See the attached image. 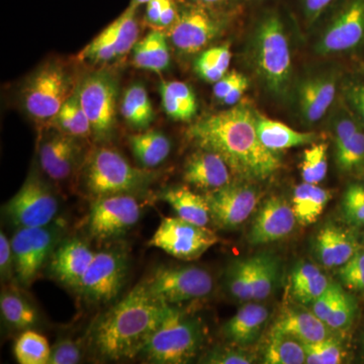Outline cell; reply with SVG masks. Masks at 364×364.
<instances>
[{"instance_id":"30bf717a","label":"cell","mask_w":364,"mask_h":364,"mask_svg":"<svg viewBox=\"0 0 364 364\" xmlns=\"http://www.w3.org/2000/svg\"><path fill=\"white\" fill-rule=\"evenodd\" d=\"M61 228H20L11 239L14 273L23 286H30L58 245Z\"/></svg>"},{"instance_id":"f35d334b","label":"cell","mask_w":364,"mask_h":364,"mask_svg":"<svg viewBox=\"0 0 364 364\" xmlns=\"http://www.w3.org/2000/svg\"><path fill=\"white\" fill-rule=\"evenodd\" d=\"M252 257L234 261L227 270L228 291L234 299L240 301H253Z\"/></svg>"},{"instance_id":"d4e9b609","label":"cell","mask_w":364,"mask_h":364,"mask_svg":"<svg viewBox=\"0 0 364 364\" xmlns=\"http://www.w3.org/2000/svg\"><path fill=\"white\" fill-rule=\"evenodd\" d=\"M311 310L330 329L345 330L353 322L355 303L343 287L331 282L325 293L311 305Z\"/></svg>"},{"instance_id":"ab89813d","label":"cell","mask_w":364,"mask_h":364,"mask_svg":"<svg viewBox=\"0 0 364 364\" xmlns=\"http://www.w3.org/2000/svg\"><path fill=\"white\" fill-rule=\"evenodd\" d=\"M335 158L340 170L350 172L364 166V126L335 144Z\"/></svg>"},{"instance_id":"6f0895ef","label":"cell","mask_w":364,"mask_h":364,"mask_svg":"<svg viewBox=\"0 0 364 364\" xmlns=\"http://www.w3.org/2000/svg\"><path fill=\"white\" fill-rule=\"evenodd\" d=\"M165 0H151L150 2H148L146 16L149 23L153 25H159L160 16H161Z\"/></svg>"},{"instance_id":"e0dca14e","label":"cell","mask_w":364,"mask_h":364,"mask_svg":"<svg viewBox=\"0 0 364 364\" xmlns=\"http://www.w3.org/2000/svg\"><path fill=\"white\" fill-rule=\"evenodd\" d=\"M296 223L291 205L280 196H272L254 218L248 241L253 245H262L282 240L294 231Z\"/></svg>"},{"instance_id":"4dcf8cb0","label":"cell","mask_w":364,"mask_h":364,"mask_svg":"<svg viewBox=\"0 0 364 364\" xmlns=\"http://www.w3.org/2000/svg\"><path fill=\"white\" fill-rule=\"evenodd\" d=\"M129 143L134 156L146 168L161 164L169 156L171 143L159 131H147L130 136Z\"/></svg>"},{"instance_id":"bcb514c9","label":"cell","mask_w":364,"mask_h":364,"mask_svg":"<svg viewBox=\"0 0 364 364\" xmlns=\"http://www.w3.org/2000/svg\"><path fill=\"white\" fill-rule=\"evenodd\" d=\"M342 210L345 218L351 224L364 226V188L352 184L345 191L342 200Z\"/></svg>"},{"instance_id":"74e56055","label":"cell","mask_w":364,"mask_h":364,"mask_svg":"<svg viewBox=\"0 0 364 364\" xmlns=\"http://www.w3.org/2000/svg\"><path fill=\"white\" fill-rule=\"evenodd\" d=\"M14 352L21 364H47L51 356V348L46 337L30 329L16 340Z\"/></svg>"},{"instance_id":"94428289","label":"cell","mask_w":364,"mask_h":364,"mask_svg":"<svg viewBox=\"0 0 364 364\" xmlns=\"http://www.w3.org/2000/svg\"><path fill=\"white\" fill-rule=\"evenodd\" d=\"M151 0H133L132 1L131 6L138 7L139 6H141V4H147L148 2H150Z\"/></svg>"},{"instance_id":"d6986e66","label":"cell","mask_w":364,"mask_h":364,"mask_svg":"<svg viewBox=\"0 0 364 364\" xmlns=\"http://www.w3.org/2000/svg\"><path fill=\"white\" fill-rule=\"evenodd\" d=\"M231 169L219 154L202 148L188 157L183 169L184 181L208 191L231 183Z\"/></svg>"},{"instance_id":"cb8c5ba5","label":"cell","mask_w":364,"mask_h":364,"mask_svg":"<svg viewBox=\"0 0 364 364\" xmlns=\"http://www.w3.org/2000/svg\"><path fill=\"white\" fill-rule=\"evenodd\" d=\"M358 250L351 235L336 225L321 228L314 241L316 256L326 268L341 267Z\"/></svg>"},{"instance_id":"c3c4849f","label":"cell","mask_w":364,"mask_h":364,"mask_svg":"<svg viewBox=\"0 0 364 364\" xmlns=\"http://www.w3.org/2000/svg\"><path fill=\"white\" fill-rule=\"evenodd\" d=\"M342 284L354 289L364 291V250H358L339 269Z\"/></svg>"},{"instance_id":"5b68a950","label":"cell","mask_w":364,"mask_h":364,"mask_svg":"<svg viewBox=\"0 0 364 364\" xmlns=\"http://www.w3.org/2000/svg\"><path fill=\"white\" fill-rule=\"evenodd\" d=\"M151 173L136 168L117 151L100 148L91 153L83 171L86 191L95 198L123 195L145 188Z\"/></svg>"},{"instance_id":"7a4b0ae2","label":"cell","mask_w":364,"mask_h":364,"mask_svg":"<svg viewBox=\"0 0 364 364\" xmlns=\"http://www.w3.org/2000/svg\"><path fill=\"white\" fill-rule=\"evenodd\" d=\"M172 306L141 282L95 321L88 335L91 350L107 360L138 358Z\"/></svg>"},{"instance_id":"7bdbcfd3","label":"cell","mask_w":364,"mask_h":364,"mask_svg":"<svg viewBox=\"0 0 364 364\" xmlns=\"http://www.w3.org/2000/svg\"><path fill=\"white\" fill-rule=\"evenodd\" d=\"M306 352V363L339 364L343 363L344 350L338 339L334 336L322 341L303 343Z\"/></svg>"},{"instance_id":"44dd1931","label":"cell","mask_w":364,"mask_h":364,"mask_svg":"<svg viewBox=\"0 0 364 364\" xmlns=\"http://www.w3.org/2000/svg\"><path fill=\"white\" fill-rule=\"evenodd\" d=\"M80 153L76 136L65 133L48 139L40 148V164L50 178L64 181L71 176Z\"/></svg>"},{"instance_id":"f6af8a7d","label":"cell","mask_w":364,"mask_h":364,"mask_svg":"<svg viewBox=\"0 0 364 364\" xmlns=\"http://www.w3.org/2000/svg\"><path fill=\"white\" fill-rule=\"evenodd\" d=\"M255 358L247 347L234 346L217 347L208 351L202 359V363L208 364H250Z\"/></svg>"},{"instance_id":"6da1fadb","label":"cell","mask_w":364,"mask_h":364,"mask_svg":"<svg viewBox=\"0 0 364 364\" xmlns=\"http://www.w3.org/2000/svg\"><path fill=\"white\" fill-rule=\"evenodd\" d=\"M257 114L247 105H234L189 127L188 135L198 148L217 153L242 181H264L282 166L277 152L260 142Z\"/></svg>"},{"instance_id":"60d3db41","label":"cell","mask_w":364,"mask_h":364,"mask_svg":"<svg viewBox=\"0 0 364 364\" xmlns=\"http://www.w3.org/2000/svg\"><path fill=\"white\" fill-rule=\"evenodd\" d=\"M328 144H314L304 151L301 174L304 182L318 184L324 181L328 171Z\"/></svg>"},{"instance_id":"8fae6325","label":"cell","mask_w":364,"mask_h":364,"mask_svg":"<svg viewBox=\"0 0 364 364\" xmlns=\"http://www.w3.org/2000/svg\"><path fill=\"white\" fill-rule=\"evenodd\" d=\"M128 272L127 254L112 248L95 253L81 284L83 298L95 305L111 303L121 293Z\"/></svg>"},{"instance_id":"4316f807","label":"cell","mask_w":364,"mask_h":364,"mask_svg":"<svg viewBox=\"0 0 364 364\" xmlns=\"http://www.w3.org/2000/svg\"><path fill=\"white\" fill-rule=\"evenodd\" d=\"M331 284L325 273L316 264L301 262L294 268L291 275V296L303 306H311Z\"/></svg>"},{"instance_id":"e575fe53","label":"cell","mask_w":364,"mask_h":364,"mask_svg":"<svg viewBox=\"0 0 364 364\" xmlns=\"http://www.w3.org/2000/svg\"><path fill=\"white\" fill-rule=\"evenodd\" d=\"M253 301H262L277 289L280 275V262L272 253L253 256Z\"/></svg>"},{"instance_id":"ac0fdd59","label":"cell","mask_w":364,"mask_h":364,"mask_svg":"<svg viewBox=\"0 0 364 364\" xmlns=\"http://www.w3.org/2000/svg\"><path fill=\"white\" fill-rule=\"evenodd\" d=\"M95 256V252L85 242L68 239L53 251L49 259L50 272L62 284L79 291Z\"/></svg>"},{"instance_id":"d6a6232c","label":"cell","mask_w":364,"mask_h":364,"mask_svg":"<svg viewBox=\"0 0 364 364\" xmlns=\"http://www.w3.org/2000/svg\"><path fill=\"white\" fill-rule=\"evenodd\" d=\"M0 310L6 322L16 330H28L39 321L35 306L18 291L6 289L0 296Z\"/></svg>"},{"instance_id":"5bb4252c","label":"cell","mask_w":364,"mask_h":364,"mask_svg":"<svg viewBox=\"0 0 364 364\" xmlns=\"http://www.w3.org/2000/svg\"><path fill=\"white\" fill-rule=\"evenodd\" d=\"M210 208V220L224 230L240 227L253 214L260 200L259 189L251 183H231L205 196Z\"/></svg>"},{"instance_id":"52a82bcc","label":"cell","mask_w":364,"mask_h":364,"mask_svg":"<svg viewBox=\"0 0 364 364\" xmlns=\"http://www.w3.org/2000/svg\"><path fill=\"white\" fill-rule=\"evenodd\" d=\"M150 293L170 306L205 298L214 289V279L202 267H159L144 280Z\"/></svg>"},{"instance_id":"7c38bea8","label":"cell","mask_w":364,"mask_h":364,"mask_svg":"<svg viewBox=\"0 0 364 364\" xmlns=\"http://www.w3.org/2000/svg\"><path fill=\"white\" fill-rule=\"evenodd\" d=\"M59 203L40 177L30 176L6 205V215L18 228L45 227L57 215Z\"/></svg>"},{"instance_id":"277c9868","label":"cell","mask_w":364,"mask_h":364,"mask_svg":"<svg viewBox=\"0 0 364 364\" xmlns=\"http://www.w3.org/2000/svg\"><path fill=\"white\" fill-rule=\"evenodd\" d=\"M255 35L254 54L260 77L272 93L286 95L293 65L284 23L277 14H268L260 21Z\"/></svg>"},{"instance_id":"b9f144b4","label":"cell","mask_w":364,"mask_h":364,"mask_svg":"<svg viewBox=\"0 0 364 364\" xmlns=\"http://www.w3.org/2000/svg\"><path fill=\"white\" fill-rule=\"evenodd\" d=\"M136 7L130 6L123 14L112 23L116 37L117 57L124 56L130 52L132 48L135 47L138 40L139 28L136 18Z\"/></svg>"},{"instance_id":"681fc988","label":"cell","mask_w":364,"mask_h":364,"mask_svg":"<svg viewBox=\"0 0 364 364\" xmlns=\"http://www.w3.org/2000/svg\"><path fill=\"white\" fill-rule=\"evenodd\" d=\"M82 358L80 344L75 340L62 339L51 349L49 364H76Z\"/></svg>"},{"instance_id":"816d5d0a","label":"cell","mask_w":364,"mask_h":364,"mask_svg":"<svg viewBox=\"0 0 364 364\" xmlns=\"http://www.w3.org/2000/svg\"><path fill=\"white\" fill-rule=\"evenodd\" d=\"M200 56L207 59L210 63L214 64L224 73H227L230 62H231V51H230L229 46L224 45L210 48V49L203 52Z\"/></svg>"},{"instance_id":"f907efd6","label":"cell","mask_w":364,"mask_h":364,"mask_svg":"<svg viewBox=\"0 0 364 364\" xmlns=\"http://www.w3.org/2000/svg\"><path fill=\"white\" fill-rule=\"evenodd\" d=\"M14 269L13 247L11 242L9 241L6 235L0 233V273L1 279L7 280L13 274Z\"/></svg>"},{"instance_id":"1f68e13d","label":"cell","mask_w":364,"mask_h":364,"mask_svg":"<svg viewBox=\"0 0 364 364\" xmlns=\"http://www.w3.org/2000/svg\"><path fill=\"white\" fill-rule=\"evenodd\" d=\"M169 63L168 44L160 31H152L134 47V64L136 68L162 72Z\"/></svg>"},{"instance_id":"7402d4cb","label":"cell","mask_w":364,"mask_h":364,"mask_svg":"<svg viewBox=\"0 0 364 364\" xmlns=\"http://www.w3.org/2000/svg\"><path fill=\"white\" fill-rule=\"evenodd\" d=\"M272 331L284 333L301 343L322 341L333 336V330L303 305L289 306L280 314Z\"/></svg>"},{"instance_id":"ba28073f","label":"cell","mask_w":364,"mask_h":364,"mask_svg":"<svg viewBox=\"0 0 364 364\" xmlns=\"http://www.w3.org/2000/svg\"><path fill=\"white\" fill-rule=\"evenodd\" d=\"M218 242L219 237L208 228L174 217L163 218L148 245L178 259L191 261L200 258Z\"/></svg>"},{"instance_id":"9a60e30c","label":"cell","mask_w":364,"mask_h":364,"mask_svg":"<svg viewBox=\"0 0 364 364\" xmlns=\"http://www.w3.org/2000/svg\"><path fill=\"white\" fill-rule=\"evenodd\" d=\"M364 44V0H346L333 14L318 41L321 55L340 54Z\"/></svg>"},{"instance_id":"91938a15","label":"cell","mask_w":364,"mask_h":364,"mask_svg":"<svg viewBox=\"0 0 364 364\" xmlns=\"http://www.w3.org/2000/svg\"><path fill=\"white\" fill-rule=\"evenodd\" d=\"M195 1L198 2V4H200V6L210 7H219L225 6L229 2V0H195Z\"/></svg>"},{"instance_id":"7dc6e473","label":"cell","mask_w":364,"mask_h":364,"mask_svg":"<svg viewBox=\"0 0 364 364\" xmlns=\"http://www.w3.org/2000/svg\"><path fill=\"white\" fill-rule=\"evenodd\" d=\"M345 104L364 126V73L349 78L342 87Z\"/></svg>"},{"instance_id":"ee69618b","label":"cell","mask_w":364,"mask_h":364,"mask_svg":"<svg viewBox=\"0 0 364 364\" xmlns=\"http://www.w3.org/2000/svg\"><path fill=\"white\" fill-rule=\"evenodd\" d=\"M117 57L116 37L112 23L79 55V59L92 63H107Z\"/></svg>"},{"instance_id":"680465c9","label":"cell","mask_w":364,"mask_h":364,"mask_svg":"<svg viewBox=\"0 0 364 364\" xmlns=\"http://www.w3.org/2000/svg\"><path fill=\"white\" fill-rule=\"evenodd\" d=\"M248 85V79H244V80L241 81V82L239 83L234 90H232L229 93H228L222 102L227 105H236L237 102L241 100V97H243L244 93H245L246 90H247Z\"/></svg>"},{"instance_id":"603a6c76","label":"cell","mask_w":364,"mask_h":364,"mask_svg":"<svg viewBox=\"0 0 364 364\" xmlns=\"http://www.w3.org/2000/svg\"><path fill=\"white\" fill-rule=\"evenodd\" d=\"M269 313L267 306L260 301H245L233 317L223 326L225 338L238 346H250L259 338Z\"/></svg>"},{"instance_id":"2e32d148","label":"cell","mask_w":364,"mask_h":364,"mask_svg":"<svg viewBox=\"0 0 364 364\" xmlns=\"http://www.w3.org/2000/svg\"><path fill=\"white\" fill-rule=\"evenodd\" d=\"M208 9L200 4H193L178 11L169 32L170 40L177 50L193 54L200 51L219 35L221 23Z\"/></svg>"},{"instance_id":"8d00e7d4","label":"cell","mask_w":364,"mask_h":364,"mask_svg":"<svg viewBox=\"0 0 364 364\" xmlns=\"http://www.w3.org/2000/svg\"><path fill=\"white\" fill-rule=\"evenodd\" d=\"M53 119H54L55 126L62 133L68 134L76 138L87 136L92 134L90 119L81 105L77 88L66 100L65 104L62 105L61 109Z\"/></svg>"},{"instance_id":"db71d44e","label":"cell","mask_w":364,"mask_h":364,"mask_svg":"<svg viewBox=\"0 0 364 364\" xmlns=\"http://www.w3.org/2000/svg\"><path fill=\"white\" fill-rule=\"evenodd\" d=\"M196 69L200 77L210 83L217 82L226 74L203 56L198 57L196 60Z\"/></svg>"},{"instance_id":"f1b7e54d","label":"cell","mask_w":364,"mask_h":364,"mask_svg":"<svg viewBox=\"0 0 364 364\" xmlns=\"http://www.w3.org/2000/svg\"><path fill=\"white\" fill-rule=\"evenodd\" d=\"M162 200L176 210L177 217L186 221L203 227H207L212 222L205 196L198 195L188 188L179 186L167 189L162 195Z\"/></svg>"},{"instance_id":"3957f363","label":"cell","mask_w":364,"mask_h":364,"mask_svg":"<svg viewBox=\"0 0 364 364\" xmlns=\"http://www.w3.org/2000/svg\"><path fill=\"white\" fill-rule=\"evenodd\" d=\"M203 340L200 321L173 306L139 356L150 363H191L202 349Z\"/></svg>"},{"instance_id":"8992f818","label":"cell","mask_w":364,"mask_h":364,"mask_svg":"<svg viewBox=\"0 0 364 364\" xmlns=\"http://www.w3.org/2000/svg\"><path fill=\"white\" fill-rule=\"evenodd\" d=\"M74 90L73 81L65 67L50 62L36 71L26 83L23 107L33 119H52Z\"/></svg>"},{"instance_id":"11a10c76","label":"cell","mask_w":364,"mask_h":364,"mask_svg":"<svg viewBox=\"0 0 364 364\" xmlns=\"http://www.w3.org/2000/svg\"><path fill=\"white\" fill-rule=\"evenodd\" d=\"M334 1L335 0H301L306 20L310 23L317 21L318 16L324 13Z\"/></svg>"},{"instance_id":"4fadbf2b","label":"cell","mask_w":364,"mask_h":364,"mask_svg":"<svg viewBox=\"0 0 364 364\" xmlns=\"http://www.w3.org/2000/svg\"><path fill=\"white\" fill-rule=\"evenodd\" d=\"M141 205L129 193L95 198L88 219V232L97 241L111 240L135 226Z\"/></svg>"},{"instance_id":"d590c367","label":"cell","mask_w":364,"mask_h":364,"mask_svg":"<svg viewBox=\"0 0 364 364\" xmlns=\"http://www.w3.org/2000/svg\"><path fill=\"white\" fill-rule=\"evenodd\" d=\"M121 114L134 128H147L153 121L154 111L147 90L141 85H134L124 92Z\"/></svg>"},{"instance_id":"ffe728a7","label":"cell","mask_w":364,"mask_h":364,"mask_svg":"<svg viewBox=\"0 0 364 364\" xmlns=\"http://www.w3.org/2000/svg\"><path fill=\"white\" fill-rule=\"evenodd\" d=\"M337 85V76L333 73L313 76L301 83L298 100L304 121L313 124L324 117L336 97Z\"/></svg>"},{"instance_id":"836d02e7","label":"cell","mask_w":364,"mask_h":364,"mask_svg":"<svg viewBox=\"0 0 364 364\" xmlns=\"http://www.w3.org/2000/svg\"><path fill=\"white\" fill-rule=\"evenodd\" d=\"M265 364H304L306 352L303 343L284 333L270 331L264 352Z\"/></svg>"},{"instance_id":"9f6ffc18","label":"cell","mask_w":364,"mask_h":364,"mask_svg":"<svg viewBox=\"0 0 364 364\" xmlns=\"http://www.w3.org/2000/svg\"><path fill=\"white\" fill-rule=\"evenodd\" d=\"M178 11L176 6V2L173 0H165L164 6H163L161 16H160V26H171L176 21Z\"/></svg>"},{"instance_id":"484cf974","label":"cell","mask_w":364,"mask_h":364,"mask_svg":"<svg viewBox=\"0 0 364 364\" xmlns=\"http://www.w3.org/2000/svg\"><path fill=\"white\" fill-rule=\"evenodd\" d=\"M256 126L260 142L273 152L309 145L317 139L315 133L296 131L282 122L258 114Z\"/></svg>"},{"instance_id":"f5cc1de1","label":"cell","mask_w":364,"mask_h":364,"mask_svg":"<svg viewBox=\"0 0 364 364\" xmlns=\"http://www.w3.org/2000/svg\"><path fill=\"white\" fill-rule=\"evenodd\" d=\"M245 78V76L239 72L232 71L229 73L227 72L219 81L215 83L214 95L215 98L219 100H224L228 93L234 90Z\"/></svg>"},{"instance_id":"f546056e","label":"cell","mask_w":364,"mask_h":364,"mask_svg":"<svg viewBox=\"0 0 364 364\" xmlns=\"http://www.w3.org/2000/svg\"><path fill=\"white\" fill-rule=\"evenodd\" d=\"M165 114L176 121L188 122L198 111L195 92L182 81H163L160 85Z\"/></svg>"},{"instance_id":"9c48e42d","label":"cell","mask_w":364,"mask_h":364,"mask_svg":"<svg viewBox=\"0 0 364 364\" xmlns=\"http://www.w3.org/2000/svg\"><path fill=\"white\" fill-rule=\"evenodd\" d=\"M77 90L93 135L100 140L109 138L116 122L117 79L109 72H92L83 78Z\"/></svg>"},{"instance_id":"83f0119b","label":"cell","mask_w":364,"mask_h":364,"mask_svg":"<svg viewBox=\"0 0 364 364\" xmlns=\"http://www.w3.org/2000/svg\"><path fill=\"white\" fill-rule=\"evenodd\" d=\"M331 191L320 188L317 184H299L294 188L291 208L296 222L301 226H310L318 221L326 205L331 200Z\"/></svg>"}]
</instances>
